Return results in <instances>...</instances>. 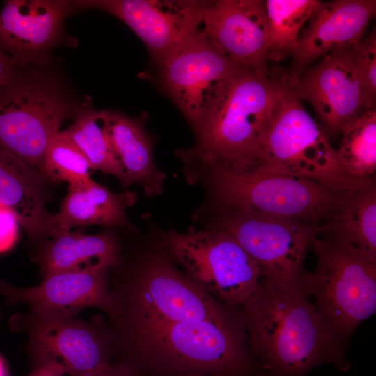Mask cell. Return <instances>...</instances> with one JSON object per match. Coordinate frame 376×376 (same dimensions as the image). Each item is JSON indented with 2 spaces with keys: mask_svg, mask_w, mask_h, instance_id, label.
<instances>
[{
  "mask_svg": "<svg viewBox=\"0 0 376 376\" xmlns=\"http://www.w3.org/2000/svg\"><path fill=\"white\" fill-rule=\"evenodd\" d=\"M109 141L122 169L123 187L138 183L148 197L160 194L166 175L155 164L152 142L143 119L111 111H102Z\"/></svg>",
  "mask_w": 376,
  "mask_h": 376,
  "instance_id": "20",
  "label": "cell"
},
{
  "mask_svg": "<svg viewBox=\"0 0 376 376\" xmlns=\"http://www.w3.org/2000/svg\"><path fill=\"white\" fill-rule=\"evenodd\" d=\"M89 163L79 148L62 131L51 140L44 158L42 176L47 182L70 185L91 179Z\"/></svg>",
  "mask_w": 376,
  "mask_h": 376,
  "instance_id": "27",
  "label": "cell"
},
{
  "mask_svg": "<svg viewBox=\"0 0 376 376\" xmlns=\"http://www.w3.org/2000/svg\"><path fill=\"white\" fill-rule=\"evenodd\" d=\"M375 11V0L322 2L301 31L291 54L290 78L297 79L307 65L327 54L361 40Z\"/></svg>",
  "mask_w": 376,
  "mask_h": 376,
  "instance_id": "18",
  "label": "cell"
},
{
  "mask_svg": "<svg viewBox=\"0 0 376 376\" xmlns=\"http://www.w3.org/2000/svg\"><path fill=\"white\" fill-rule=\"evenodd\" d=\"M47 185L39 173L0 148V204L14 214L32 240L47 239L52 233Z\"/></svg>",
  "mask_w": 376,
  "mask_h": 376,
  "instance_id": "19",
  "label": "cell"
},
{
  "mask_svg": "<svg viewBox=\"0 0 376 376\" xmlns=\"http://www.w3.org/2000/svg\"><path fill=\"white\" fill-rule=\"evenodd\" d=\"M120 337L134 365L159 376H259L243 320L175 322L118 313Z\"/></svg>",
  "mask_w": 376,
  "mask_h": 376,
  "instance_id": "2",
  "label": "cell"
},
{
  "mask_svg": "<svg viewBox=\"0 0 376 376\" xmlns=\"http://www.w3.org/2000/svg\"><path fill=\"white\" fill-rule=\"evenodd\" d=\"M74 120L61 130L86 157L91 169L122 180V169L113 152L102 111L86 104L77 107Z\"/></svg>",
  "mask_w": 376,
  "mask_h": 376,
  "instance_id": "24",
  "label": "cell"
},
{
  "mask_svg": "<svg viewBox=\"0 0 376 376\" xmlns=\"http://www.w3.org/2000/svg\"><path fill=\"white\" fill-rule=\"evenodd\" d=\"M203 174L208 176L213 197L224 209L290 218L317 226L332 217L347 194L307 179L256 174L224 165L204 170L195 182Z\"/></svg>",
  "mask_w": 376,
  "mask_h": 376,
  "instance_id": "6",
  "label": "cell"
},
{
  "mask_svg": "<svg viewBox=\"0 0 376 376\" xmlns=\"http://www.w3.org/2000/svg\"><path fill=\"white\" fill-rule=\"evenodd\" d=\"M292 91L301 102L310 103L327 134H340L350 122L373 109L354 65L351 46L323 56L295 79Z\"/></svg>",
  "mask_w": 376,
  "mask_h": 376,
  "instance_id": "12",
  "label": "cell"
},
{
  "mask_svg": "<svg viewBox=\"0 0 376 376\" xmlns=\"http://www.w3.org/2000/svg\"><path fill=\"white\" fill-rule=\"evenodd\" d=\"M292 87L287 70L241 68L226 82L199 128L196 144L176 152L188 181L216 165L236 169L259 148Z\"/></svg>",
  "mask_w": 376,
  "mask_h": 376,
  "instance_id": "3",
  "label": "cell"
},
{
  "mask_svg": "<svg viewBox=\"0 0 376 376\" xmlns=\"http://www.w3.org/2000/svg\"><path fill=\"white\" fill-rule=\"evenodd\" d=\"M292 88L284 95L259 148L234 170L307 179L340 193L359 189L373 180L359 182L344 169L328 134Z\"/></svg>",
  "mask_w": 376,
  "mask_h": 376,
  "instance_id": "4",
  "label": "cell"
},
{
  "mask_svg": "<svg viewBox=\"0 0 376 376\" xmlns=\"http://www.w3.org/2000/svg\"><path fill=\"white\" fill-rule=\"evenodd\" d=\"M205 1H74L76 9L105 11L127 25L157 64L201 29Z\"/></svg>",
  "mask_w": 376,
  "mask_h": 376,
  "instance_id": "13",
  "label": "cell"
},
{
  "mask_svg": "<svg viewBox=\"0 0 376 376\" xmlns=\"http://www.w3.org/2000/svg\"><path fill=\"white\" fill-rule=\"evenodd\" d=\"M162 88L196 132L228 79L243 68L201 31L157 63Z\"/></svg>",
  "mask_w": 376,
  "mask_h": 376,
  "instance_id": "11",
  "label": "cell"
},
{
  "mask_svg": "<svg viewBox=\"0 0 376 376\" xmlns=\"http://www.w3.org/2000/svg\"><path fill=\"white\" fill-rule=\"evenodd\" d=\"M110 269L93 267L54 273L28 288L0 281V293L9 302L29 304L35 315L71 318L84 308L95 307L113 316L117 307L109 288Z\"/></svg>",
  "mask_w": 376,
  "mask_h": 376,
  "instance_id": "16",
  "label": "cell"
},
{
  "mask_svg": "<svg viewBox=\"0 0 376 376\" xmlns=\"http://www.w3.org/2000/svg\"><path fill=\"white\" fill-rule=\"evenodd\" d=\"M322 2L318 0L265 1L269 30L268 61L279 62L291 56L301 28Z\"/></svg>",
  "mask_w": 376,
  "mask_h": 376,
  "instance_id": "25",
  "label": "cell"
},
{
  "mask_svg": "<svg viewBox=\"0 0 376 376\" xmlns=\"http://www.w3.org/2000/svg\"><path fill=\"white\" fill-rule=\"evenodd\" d=\"M352 59L368 103L375 107L376 95V31L351 46Z\"/></svg>",
  "mask_w": 376,
  "mask_h": 376,
  "instance_id": "28",
  "label": "cell"
},
{
  "mask_svg": "<svg viewBox=\"0 0 376 376\" xmlns=\"http://www.w3.org/2000/svg\"><path fill=\"white\" fill-rule=\"evenodd\" d=\"M18 68L19 66L15 60L0 50V87L14 77Z\"/></svg>",
  "mask_w": 376,
  "mask_h": 376,
  "instance_id": "31",
  "label": "cell"
},
{
  "mask_svg": "<svg viewBox=\"0 0 376 376\" xmlns=\"http://www.w3.org/2000/svg\"><path fill=\"white\" fill-rule=\"evenodd\" d=\"M240 311L260 376H305L324 363L349 370L345 343L298 285L276 288L262 278Z\"/></svg>",
  "mask_w": 376,
  "mask_h": 376,
  "instance_id": "1",
  "label": "cell"
},
{
  "mask_svg": "<svg viewBox=\"0 0 376 376\" xmlns=\"http://www.w3.org/2000/svg\"><path fill=\"white\" fill-rule=\"evenodd\" d=\"M160 248L191 282L233 308L242 306L263 278L256 261L219 229L192 228L181 233L171 228L161 238Z\"/></svg>",
  "mask_w": 376,
  "mask_h": 376,
  "instance_id": "7",
  "label": "cell"
},
{
  "mask_svg": "<svg viewBox=\"0 0 376 376\" xmlns=\"http://www.w3.org/2000/svg\"><path fill=\"white\" fill-rule=\"evenodd\" d=\"M19 226L14 214L0 204V253L14 246L18 238Z\"/></svg>",
  "mask_w": 376,
  "mask_h": 376,
  "instance_id": "29",
  "label": "cell"
},
{
  "mask_svg": "<svg viewBox=\"0 0 376 376\" xmlns=\"http://www.w3.org/2000/svg\"><path fill=\"white\" fill-rule=\"evenodd\" d=\"M201 29L237 65L269 73L265 1H205Z\"/></svg>",
  "mask_w": 376,
  "mask_h": 376,
  "instance_id": "14",
  "label": "cell"
},
{
  "mask_svg": "<svg viewBox=\"0 0 376 376\" xmlns=\"http://www.w3.org/2000/svg\"><path fill=\"white\" fill-rule=\"evenodd\" d=\"M71 111L53 78L18 68L0 87V148L41 175L47 148Z\"/></svg>",
  "mask_w": 376,
  "mask_h": 376,
  "instance_id": "8",
  "label": "cell"
},
{
  "mask_svg": "<svg viewBox=\"0 0 376 376\" xmlns=\"http://www.w3.org/2000/svg\"><path fill=\"white\" fill-rule=\"evenodd\" d=\"M316 266L298 285L343 343L376 310V258L317 229L311 244Z\"/></svg>",
  "mask_w": 376,
  "mask_h": 376,
  "instance_id": "5",
  "label": "cell"
},
{
  "mask_svg": "<svg viewBox=\"0 0 376 376\" xmlns=\"http://www.w3.org/2000/svg\"><path fill=\"white\" fill-rule=\"evenodd\" d=\"M336 150L344 169L355 180L367 182L376 169V111L371 109L350 122L341 131Z\"/></svg>",
  "mask_w": 376,
  "mask_h": 376,
  "instance_id": "26",
  "label": "cell"
},
{
  "mask_svg": "<svg viewBox=\"0 0 376 376\" xmlns=\"http://www.w3.org/2000/svg\"><path fill=\"white\" fill-rule=\"evenodd\" d=\"M210 226L233 237L276 288L298 285L317 226L290 218L224 209Z\"/></svg>",
  "mask_w": 376,
  "mask_h": 376,
  "instance_id": "10",
  "label": "cell"
},
{
  "mask_svg": "<svg viewBox=\"0 0 376 376\" xmlns=\"http://www.w3.org/2000/svg\"><path fill=\"white\" fill-rule=\"evenodd\" d=\"M120 244L112 229L88 235L55 230L38 251L36 261L44 276L93 267L111 268L120 261Z\"/></svg>",
  "mask_w": 376,
  "mask_h": 376,
  "instance_id": "22",
  "label": "cell"
},
{
  "mask_svg": "<svg viewBox=\"0 0 376 376\" xmlns=\"http://www.w3.org/2000/svg\"><path fill=\"white\" fill-rule=\"evenodd\" d=\"M97 376H140L138 368L129 361L111 364Z\"/></svg>",
  "mask_w": 376,
  "mask_h": 376,
  "instance_id": "32",
  "label": "cell"
},
{
  "mask_svg": "<svg viewBox=\"0 0 376 376\" xmlns=\"http://www.w3.org/2000/svg\"><path fill=\"white\" fill-rule=\"evenodd\" d=\"M31 349L39 364L58 357L68 376H97L111 365V339L91 323L33 314Z\"/></svg>",
  "mask_w": 376,
  "mask_h": 376,
  "instance_id": "15",
  "label": "cell"
},
{
  "mask_svg": "<svg viewBox=\"0 0 376 376\" xmlns=\"http://www.w3.org/2000/svg\"><path fill=\"white\" fill-rule=\"evenodd\" d=\"M137 196L136 192L128 190L114 193L91 178L70 185L59 210L52 214V233L90 225L109 229L123 226L134 230L126 210L135 203Z\"/></svg>",
  "mask_w": 376,
  "mask_h": 376,
  "instance_id": "21",
  "label": "cell"
},
{
  "mask_svg": "<svg viewBox=\"0 0 376 376\" xmlns=\"http://www.w3.org/2000/svg\"><path fill=\"white\" fill-rule=\"evenodd\" d=\"M0 376H7L6 366L1 357H0Z\"/></svg>",
  "mask_w": 376,
  "mask_h": 376,
  "instance_id": "33",
  "label": "cell"
},
{
  "mask_svg": "<svg viewBox=\"0 0 376 376\" xmlns=\"http://www.w3.org/2000/svg\"><path fill=\"white\" fill-rule=\"evenodd\" d=\"M317 229L376 258V187L373 180L347 192L336 212Z\"/></svg>",
  "mask_w": 376,
  "mask_h": 376,
  "instance_id": "23",
  "label": "cell"
},
{
  "mask_svg": "<svg viewBox=\"0 0 376 376\" xmlns=\"http://www.w3.org/2000/svg\"><path fill=\"white\" fill-rule=\"evenodd\" d=\"M72 1L8 0L0 12V50L19 67L42 65L58 42Z\"/></svg>",
  "mask_w": 376,
  "mask_h": 376,
  "instance_id": "17",
  "label": "cell"
},
{
  "mask_svg": "<svg viewBox=\"0 0 376 376\" xmlns=\"http://www.w3.org/2000/svg\"><path fill=\"white\" fill-rule=\"evenodd\" d=\"M67 371L61 362L56 359L45 361L28 376H66Z\"/></svg>",
  "mask_w": 376,
  "mask_h": 376,
  "instance_id": "30",
  "label": "cell"
},
{
  "mask_svg": "<svg viewBox=\"0 0 376 376\" xmlns=\"http://www.w3.org/2000/svg\"><path fill=\"white\" fill-rule=\"evenodd\" d=\"M116 314L138 313L175 322L228 323L242 320L229 307L204 292L162 251L139 262L127 285L114 294Z\"/></svg>",
  "mask_w": 376,
  "mask_h": 376,
  "instance_id": "9",
  "label": "cell"
}]
</instances>
